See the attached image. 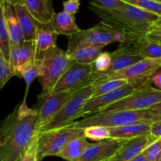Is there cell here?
Wrapping results in <instances>:
<instances>
[{
	"label": "cell",
	"instance_id": "cell-32",
	"mask_svg": "<svg viewBox=\"0 0 161 161\" xmlns=\"http://www.w3.org/2000/svg\"><path fill=\"white\" fill-rule=\"evenodd\" d=\"M147 161H159L161 155V137L150 144L142 153Z\"/></svg>",
	"mask_w": 161,
	"mask_h": 161
},
{
	"label": "cell",
	"instance_id": "cell-21",
	"mask_svg": "<svg viewBox=\"0 0 161 161\" xmlns=\"http://www.w3.org/2000/svg\"><path fill=\"white\" fill-rule=\"evenodd\" d=\"M3 14L10 44H17L24 41L22 29L14 7L9 4H4Z\"/></svg>",
	"mask_w": 161,
	"mask_h": 161
},
{
	"label": "cell",
	"instance_id": "cell-16",
	"mask_svg": "<svg viewBox=\"0 0 161 161\" xmlns=\"http://www.w3.org/2000/svg\"><path fill=\"white\" fill-rule=\"evenodd\" d=\"M158 137L153 135L140 136L134 138L125 140L123 145L116 152L115 154L110 158L108 161H130L139 154Z\"/></svg>",
	"mask_w": 161,
	"mask_h": 161
},
{
	"label": "cell",
	"instance_id": "cell-45",
	"mask_svg": "<svg viewBox=\"0 0 161 161\" xmlns=\"http://www.w3.org/2000/svg\"><path fill=\"white\" fill-rule=\"evenodd\" d=\"M154 1H156V2H158V3H161V0H154Z\"/></svg>",
	"mask_w": 161,
	"mask_h": 161
},
{
	"label": "cell",
	"instance_id": "cell-7",
	"mask_svg": "<svg viewBox=\"0 0 161 161\" xmlns=\"http://www.w3.org/2000/svg\"><path fill=\"white\" fill-rule=\"evenodd\" d=\"M84 135V129L69 125L59 129L38 133L37 160L41 161L47 156H57L60 150L72 138Z\"/></svg>",
	"mask_w": 161,
	"mask_h": 161
},
{
	"label": "cell",
	"instance_id": "cell-37",
	"mask_svg": "<svg viewBox=\"0 0 161 161\" xmlns=\"http://www.w3.org/2000/svg\"><path fill=\"white\" fill-rule=\"evenodd\" d=\"M145 39L152 42L161 44V29L153 28L145 36Z\"/></svg>",
	"mask_w": 161,
	"mask_h": 161
},
{
	"label": "cell",
	"instance_id": "cell-31",
	"mask_svg": "<svg viewBox=\"0 0 161 161\" xmlns=\"http://www.w3.org/2000/svg\"><path fill=\"white\" fill-rule=\"evenodd\" d=\"M14 76H15V73L10 62L0 52V89H2Z\"/></svg>",
	"mask_w": 161,
	"mask_h": 161
},
{
	"label": "cell",
	"instance_id": "cell-36",
	"mask_svg": "<svg viewBox=\"0 0 161 161\" xmlns=\"http://www.w3.org/2000/svg\"><path fill=\"white\" fill-rule=\"evenodd\" d=\"M37 138H38V135L34 139L32 145L29 147V150L21 161H38L37 160Z\"/></svg>",
	"mask_w": 161,
	"mask_h": 161
},
{
	"label": "cell",
	"instance_id": "cell-42",
	"mask_svg": "<svg viewBox=\"0 0 161 161\" xmlns=\"http://www.w3.org/2000/svg\"><path fill=\"white\" fill-rule=\"evenodd\" d=\"M130 161H147V159L145 158V156H144L143 153H141V154H139L138 156H137L136 157H134V159H132Z\"/></svg>",
	"mask_w": 161,
	"mask_h": 161
},
{
	"label": "cell",
	"instance_id": "cell-47",
	"mask_svg": "<svg viewBox=\"0 0 161 161\" xmlns=\"http://www.w3.org/2000/svg\"><path fill=\"white\" fill-rule=\"evenodd\" d=\"M104 161H108V160H104Z\"/></svg>",
	"mask_w": 161,
	"mask_h": 161
},
{
	"label": "cell",
	"instance_id": "cell-25",
	"mask_svg": "<svg viewBox=\"0 0 161 161\" xmlns=\"http://www.w3.org/2000/svg\"><path fill=\"white\" fill-rule=\"evenodd\" d=\"M137 49L144 59L161 58V44L144 38L136 42Z\"/></svg>",
	"mask_w": 161,
	"mask_h": 161
},
{
	"label": "cell",
	"instance_id": "cell-22",
	"mask_svg": "<svg viewBox=\"0 0 161 161\" xmlns=\"http://www.w3.org/2000/svg\"><path fill=\"white\" fill-rule=\"evenodd\" d=\"M58 36L54 32L50 24L42 25L37 23L35 40L37 53L44 52L55 47Z\"/></svg>",
	"mask_w": 161,
	"mask_h": 161
},
{
	"label": "cell",
	"instance_id": "cell-20",
	"mask_svg": "<svg viewBox=\"0 0 161 161\" xmlns=\"http://www.w3.org/2000/svg\"><path fill=\"white\" fill-rule=\"evenodd\" d=\"M89 144L84 135L74 137L63 146L57 156L67 161H78Z\"/></svg>",
	"mask_w": 161,
	"mask_h": 161
},
{
	"label": "cell",
	"instance_id": "cell-5",
	"mask_svg": "<svg viewBox=\"0 0 161 161\" xmlns=\"http://www.w3.org/2000/svg\"><path fill=\"white\" fill-rule=\"evenodd\" d=\"M92 92L93 86L92 84L88 85L74 92L61 110L51 120L39 128L38 133L65 127L72 124L75 119L83 117V108L86 102L92 97Z\"/></svg>",
	"mask_w": 161,
	"mask_h": 161
},
{
	"label": "cell",
	"instance_id": "cell-27",
	"mask_svg": "<svg viewBox=\"0 0 161 161\" xmlns=\"http://www.w3.org/2000/svg\"><path fill=\"white\" fill-rule=\"evenodd\" d=\"M40 72V64L38 58H36V59L33 60L32 62L28 63V64L26 65V66H25L24 67L21 69V70L20 71L18 77H22V78L25 79V80L26 82V86H27V91L28 89H29V88L30 87L32 81H33L36 77H39ZM27 91H26V92H27Z\"/></svg>",
	"mask_w": 161,
	"mask_h": 161
},
{
	"label": "cell",
	"instance_id": "cell-3",
	"mask_svg": "<svg viewBox=\"0 0 161 161\" xmlns=\"http://www.w3.org/2000/svg\"><path fill=\"white\" fill-rule=\"evenodd\" d=\"M161 120V115L154 114L148 110L142 111H114L95 113L77 122L72 126L75 128L85 129L92 126L103 127H118L137 123H154Z\"/></svg>",
	"mask_w": 161,
	"mask_h": 161
},
{
	"label": "cell",
	"instance_id": "cell-18",
	"mask_svg": "<svg viewBox=\"0 0 161 161\" xmlns=\"http://www.w3.org/2000/svg\"><path fill=\"white\" fill-rule=\"evenodd\" d=\"M153 123H137L126 126L108 128L110 138L128 140L140 136L151 135L150 130Z\"/></svg>",
	"mask_w": 161,
	"mask_h": 161
},
{
	"label": "cell",
	"instance_id": "cell-1",
	"mask_svg": "<svg viewBox=\"0 0 161 161\" xmlns=\"http://www.w3.org/2000/svg\"><path fill=\"white\" fill-rule=\"evenodd\" d=\"M39 112L26 99L0 121V161H21L38 135Z\"/></svg>",
	"mask_w": 161,
	"mask_h": 161
},
{
	"label": "cell",
	"instance_id": "cell-12",
	"mask_svg": "<svg viewBox=\"0 0 161 161\" xmlns=\"http://www.w3.org/2000/svg\"><path fill=\"white\" fill-rule=\"evenodd\" d=\"M74 92L49 91L39 96L38 107L36 108L39 112V128L51 120Z\"/></svg>",
	"mask_w": 161,
	"mask_h": 161
},
{
	"label": "cell",
	"instance_id": "cell-33",
	"mask_svg": "<svg viewBox=\"0 0 161 161\" xmlns=\"http://www.w3.org/2000/svg\"><path fill=\"white\" fill-rule=\"evenodd\" d=\"M111 63L110 52H102L93 63V72L103 73L108 69Z\"/></svg>",
	"mask_w": 161,
	"mask_h": 161
},
{
	"label": "cell",
	"instance_id": "cell-11",
	"mask_svg": "<svg viewBox=\"0 0 161 161\" xmlns=\"http://www.w3.org/2000/svg\"><path fill=\"white\" fill-rule=\"evenodd\" d=\"M93 64L74 63L62 75L54 87V92H76L91 84Z\"/></svg>",
	"mask_w": 161,
	"mask_h": 161
},
{
	"label": "cell",
	"instance_id": "cell-41",
	"mask_svg": "<svg viewBox=\"0 0 161 161\" xmlns=\"http://www.w3.org/2000/svg\"><path fill=\"white\" fill-rule=\"evenodd\" d=\"M4 4H9L13 7L17 5H25V0H3Z\"/></svg>",
	"mask_w": 161,
	"mask_h": 161
},
{
	"label": "cell",
	"instance_id": "cell-15",
	"mask_svg": "<svg viewBox=\"0 0 161 161\" xmlns=\"http://www.w3.org/2000/svg\"><path fill=\"white\" fill-rule=\"evenodd\" d=\"M36 53L35 41L24 40L19 44H10L9 62L14 70L15 76L18 77L21 69L36 58Z\"/></svg>",
	"mask_w": 161,
	"mask_h": 161
},
{
	"label": "cell",
	"instance_id": "cell-39",
	"mask_svg": "<svg viewBox=\"0 0 161 161\" xmlns=\"http://www.w3.org/2000/svg\"><path fill=\"white\" fill-rule=\"evenodd\" d=\"M151 81L156 86V89L161 90V70H157L153 74Z\"/></svg>",
	"mask_w": 161,
	"mask_h": 161
},
{
	"label": "cell",
	"instance_id": "cell-9",
	"mask_svg": "<svg viewBox=\"0 0 161 161\" xmlns=\"http://www.w3.org/2000/svg\"><path fill=\"white\" fill-rule=\"evenodd\" d=\"M110 55L111 63L108 70L103 73H97L92 71L91 77V84L92 86L111 74L129 67L134 63L144 59L143 57L139 53L136 42L122 43L116 50L110 52Z\"/></svg>",
	"mask_w": 161,
	"mask_h": 161
},
{
	"label": "cell",
	"instance_id": "cell-19",
	"mask_svg": "<svg viewBox=\"0 0 161 161\" xmlns=\"http://www.w3.org/2000/svg\"><path fill=\"white\" fill-rule=\"evenodd\" d=\"M50 25L57 35H64L69 37L80 31L76 23L75 15L65 11L55 14Z\"/></svg>",
	"mask_w": 161,
	"mask_h": 161
},
{
	"label": "cell",
	"instance_id": "cell-46",
	"mask_svg": "<svg viewBox=\"0 0 161 161\" xmlns=\"http://www.w3.org/2000/svg\"><path fill=\"white\" fill-rule=\"evenodd\" d=\"M159 161H161V155H160V157H159Z\"/></svg>",
	"mask_w": 161,
	"mask_h": 161
},
{
	"label": "cell",
	"instance_id": "cell-40",
	"mask_svg": "<svg viewBox=\"0 0 161 161\" xmlns=\"http://www.w3.org/2000/svg\"><path fill=\"white\" fill-rule=\"evenodd\" d=\"M148 111H150V112L153 113V114H154L161 115V101H159V103H156V104L153 105V107L148 108Z\"/></svg>",
	"mask_w": 161,
	"mask_h": 161
},
{
	"label": "cell",
	"instance_id": "cell-10",
	"mask_svg": "<svg viewBox=\"0 0 161 161\" xmlns=\"http://www.w3.org/2000/svg\"><path fill=\"white\" fill-rule=\"evenodd\" d=\"M159 68H161V58L143 59L129 67L111 74L93 86H97L107 80L121 78L125 79L130 83H134L138 89H140L152 82V76L155 72L159 70Z\"/></svg>",
	"mask_w": 161,
	"mask_h": 161
},
{
	"label": "cell",
	"instance_id": "cell-30",
	"mask_svg": "<svg viewBox=\"0 0 161 161\" xmlns=\"http://www.w3.org/2000/svg\"><path fill=\"white\" fill-rule=\"evenodd\" d=\"M84 136L87 139L89 138L96 142H100V141L109 139L110 133L108 127L92 126L85 128Z\"/></svg>",
	"mask_w": 161,
	"mask_h": 161
},
{
	"label": "cell",
	"instance_id": "cell-28",
	"mask_svg": "<svg viewBox=\"0 0 161 161\" xmlns=\"http://www.w3.org/2000/svg\"><path fill=\"white\" fill-rule=\"evenodd\" d=\"M128 83H129L128 80L121 78L107 80L97 86H93V92H92V97H97L101 94L107 93V92L114 90L121 86H125Z\"/></svg>",
	"mask_w": 161,
	"mask_h": 161
},
{
	"label": "cell",
	"instance_id": "cell-4",
	"mask_svg": "<svg viewBox=\"0 0 161 161\" xmlns=\"http://www.w3.org/2000/svg\"><path fill=\"white\" fill-rule=\"evenodd\" d=\"M36 58L40 64L38 78L44 92L53 90L62 75L74 63L66 51L57 45L44 52L36 53Z\"/></svg>",
	"mask_w": 161,
	"mask_h": 161
},
{
	"label": "cell",
	"instance_id": "cell-13",
	"mask_svg": "<svg viewBox=\"0 0 161 161\" xmlns=\"http://www.w3.org/2000/svg\"><path fill=\"white\" fill-rule=\"evenodd\" d=\"M137 89H138V88L134 83L129 82L107 93L101 94L97 97H92L84 106L82 111L83 115L99 112L103 108L125 98L135 92Z\"/></svg>",
	"mask_w": 161,
	"mask_h": 161
},
{
	"label": "cell",
	"instance_id": "cell-35",
	"mask_svg": "<svg viewBox=\"0 0 161 161\" xmlns=\"http://www.w3.org/2000/svg\"><path fill=\"white\" fill-rule=\"evenodd\" d=\"M80 0H66L63 3V11L75 15L78 12Z\"/></svg>",
	"mask_w": 161,
	"mask_h": 161
},
{
	"label": "cell",
	"instance_id": "cell-14",
	"mask_svg": "<svg viewBox=\"0 0 161 161\" xmlns=\"http://www.w3.org/2000/svg\"><path fill=\"white\" fill-rule=\"evenodd\" d=\"M125 140L106 139L97 143H90L78 161H104L112 157Z\"/></svg>",
	"mask_w": 161,
	"mask_h": 161
},
{
	"label": "cell",
	"instance_id": "cell-34",
	"mask_svg": "<svg viewBox=\"0 0 161 161\" xmlns=\"http://www.w3.org/2000/svg\"><path fill=\"white\" fill-rule=\"evenodd\" d=\"M91 3L106 9H116L123 6L124 3L121 0H91Z\"/></svg>",
	"mask_w": 161,
	"mask_h": 161
},
{
	"label": "cell",
	"instance_id": "cell-2",
	"mask_svg": "<svg viewBox=\"0 0 161 161\" xmlns=\"http://www.w3.org/2000/svg\"><path fill=\"white\" fill-rule=\"evenodd\" d=\"M89 8L101 19L102 22L123 36L124 42H137L145 38L159 18L156 14L125 3L116 9L103 8L90 3Z\"/></svg>",
	"mask_w": 161,
	"mask_h": 161
},
{
	"label": "cell",
	"instance_id": "cell-44",
	"mask_svg": "<svg viewBox=\"0 0 161 161\" xmlns=\"http://www.w3.org/2000/svg\"><path fill=\"white\" fill-rule=\"evenodd\" d=\"M3 5H4L3 0H0V6H3Z\"/></svg>",
	"mask_w": 161,
	"mask_h": 161
},
{
	"label": "cell",
	"instance_id": "cell-23",
	"mask_svg": "<svg viewBox=\"0 0 161 161\" xmlns=\"http://www.w3.org/2000/svg\"><path fill=\"white\" fill-rule=\"evenodd\" d=\"M14 7L22 29L24 40L35 41L37 22L31 16L25 5H17Z\"/></svg>",
	"mask_w": 161,
	"mask_h": 161
},
{
	"label": "cell",
	"instance_id": "cell-17",
	"mask_svg": "<svg viewBox=\"0 0 161 161\" xmlns=\"http://www.w3.org/2000/svg\"><path fill=\"white\" fill-rule=\"evenodd\" d=\"M25 6L37 23L48 25L55 14L52 0H25Z\"/></svg>",
	"mask_w": 161,
	"mask_h": 161
},
{
	"label": "cell",
	"instance_id": "cell-8",
	"mask_svg": "<svg viewBox=\"0 0 161 161\" xmlns=\"http://www.w3.org/2000/svg\"><path fill=\"white\" fill-rule=\"evenodd\" d=\"M159 101H161V90L152 87L149 84L137 89L125 98L105 107L99 112L148 110Z\"/></svg>",
	"mask_w": 161,
	"mask_h": 161
},
{
	"label": "cell",
	"instance_id": "cell-6",
	"mask_svg": "<svg viewBox=\"0 0 161 161\" xmlns=\"http://www.w3.org/2000/svg\"><path fill=\"white\" fill-rule=\"evenodd\" d=\"M124 38L119 32L108 25L100 21L97 25L87 29H80L69 38L67 46L68 55L76 48L85 45L106 46L111 43H123Z\"/></svg>",
	"mask_w": 161,
	"mask_h": 161
},
{
	"label": "cell",
	"instance_id": "cell-38",
	"mask_svg": "<svg viewBox=\"0 0 161 161\" xmlns=\"http://www.w3.org/2000/svg\"><path fill=\"white\" fill-rule=\"evenodd\" d=\"M150 133H151V135L154 137H161V120L156 121L152 123Z\"/></svg>",
	"mask_w": 161,
	"mask_h": 161
},
{
	"label": "cell",
	"instance_id": "cell-43",
	"mask_svg": "<svg viewBox=\"0 0 161 161\" xmlns=\"http://www.w3.org/2000/svg\"><path fill=\"white\" fill-rule=\"evenodd\" d=\"M153 28H156V29H161V17H159L157 21L153 24Z\"/></svg>",
	"mask_w": 161,
	"mask_h": 161
},
{
	"label": "cell",
	"instance_id": "cell-29",
	"mask_svg": "<svg viewBox=\"0 0 161 161\" xmlns=\"http://www.w3.org/2000/svg\"><path fill=\"white\" fill-rule=\"evenodd\" d=\"M121 1L161 17V3L156 2L154 0H121Z\"/></svg>",
	"mask_w": 161,
	"mask_h": 161
},
{
	"label": "cell",
	"instance_id": "cell-26",
	"mask_svg": "<svg viewBox=\"0 0 161 161\" xmlns=\"http://www.w3.org/2000/svg\"><path fill=\"white\" fill-rule=\"evenodd\" d=\"M0 52L7 60H10V41L6 25L3 6H0Z\"/></svg>",
	"mask_w": 161,
	"mask_h": 161
},
{
	"label": "cell",
	"instance_id": "cell-24",
	"mask_svg": "<svg viewBox=\"0 0 161 161\" xmlns=\"http://www.w3.org/2000/svg\"><path fill=\"white\" fill-rule=\"evenodd\" d=\"M105 46L85 45L77 47L69 55L73 61L82 64H93L99 55L103 52Z\"/></svg>",
	"mask_w": 161,
	"mask_h": 161
}]
</instances>
